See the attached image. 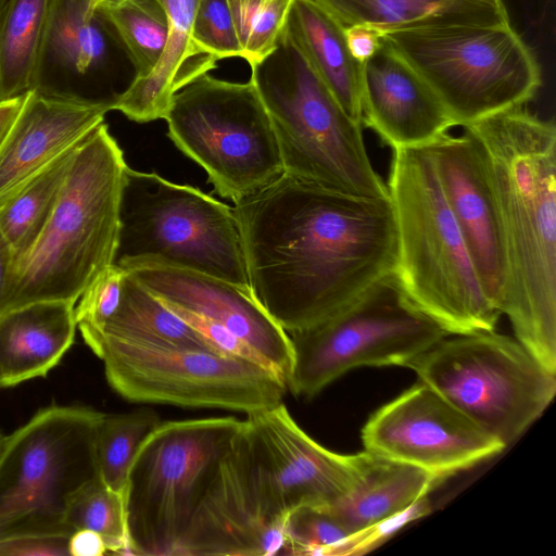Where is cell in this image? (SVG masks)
<instances>
[{
    "label": "cell",
    "mask_w": 556,
    "mask_h": 556,
    "mask_svg": "<svg viewBox=\"0 0 556 556\" xmlns=\"http://www.w3.org/2000/svg\"><path fill=\"white\" fill-rule=\"evenodd\" d=\"M75 305L41 301L0 316V388L46 377L74 342Z\"/></svg>",
    "instance_id": "7402d4cb"
},
{
    "label": "cell",
    "mask_w": 556,
    "mask_h": 556,
    "mask_svg": "<svg viewBox=\"0 0 556 556\" xmlns=\"http://www.w3.org/2000/svg\"><path fill=\"white\" fill-rule=\"evenodd\" d=\"M293 364L287 390L311 399L363 366H408L450 336L418 308L391 274L332 316L289 332Z\"/></svg>",
    "instance_id": "4fadbf2b"
},
{
    "label": "cell",
    "mask_w": 556,
    "mask_h": 556,
    "mask_svg": "<svg viewBox=\"0 0 556 556\" xmlns=\"http://www.w3.org/2000/svg\"><path fill=\"white\" fill-rule=\"evenodd\" d=\"M383 38L431 87L456 126L523 106L542 84L534 54L510 22L395 30Z\"/></svg>",
    "instance_id": "52a82bcc"
},
{
    "label": "cell",
    "mask_w": 556,
    "mask_h": 556,
    "mask_svg": "<svg viewBox=\"0 0 556 556\" xmlns=\"http://www.w3.org/2000/svg\"><path fill=\"white\" fill-rule=\"evenodd\" d=\"M26 94L0 101V149L25 102Z\"/></svg>",
    "instance_id": "f35d334b"
},
{
    "label": "cell",
    "mask_w": 556,
    "mask_h": 556,
    "mask_svg": "<svg viewBox=\"0 0 556 556\" xmlns=\"http://www.w3.org/2000/svg\"><path fill=\"white\" fill-rule=\"evenodd\" d=\"M167 16L166 45L159 63L144 78H135L113 101V110L137 123L165 118L180 88L216 67L217 59L192 40L200 0H159Z\"/></svg>",
    "instance_id": "44dd1931"
},
{
    "label": "cell",
    "mask_w": 556,
    "mask_h": 556,
    "mask_svg": "<svg viewBox=\"0 0 556 556\" xmlns=\"http://www.w3.org/2000/svg\"><path fill=\"white\" fill-rule=\"evenodd\" d=\"M126 270L174 313L225 327L247 343L287 387L293 364L289 334L250 290L205 274L156 264Z\"/></svg>",
    "instance_id": "ac0fdd59"
},
{
    "label": "cell",
    "mask_w": 556,
    "mask_h": 556,
    "mask_svg": "<svg viewBox=\"0 0 556 556\" xmlns=\"http://www.w3.org/2000/svg\"><path fill=\"white\" fill-rule=\"evenodd\" d=\"M285 29L344 111L362 124V63L348 48L345 28L311 0H292Z\"/></svg>",
    "instance_id": "d4e9b609"
},
{
    "label": "cell",
    "mask_w": 556,
    "mask_h": 556,
    "mask_svg": "<svg viewBox=\"0 0 556 556\" xmlns=\"http://www.w3.org/2000/svg\"><path fill=\"white\" fill-rule=\"evenodd\" d=\"M164 119L173 143L233 204L283 174L270 118L251 80L203 74L174 93Z\"/></svg>",
    "instance_id": "30bf717a"
},
{
    "label": "cell",
    "mask_w": 556,
    "mask_h": 556,
    "mask_svg": "<svg viewBox=\"0 0 556 556\" xmlns=\"http://www.w3.org/2000/svg\"><path fill=\"white\" fill-rule=\"evenodd\" d=\"M109 386L132 403L218 408L245 415L282 402L287 387L260 363L210 350L81 336Z\"/></svg>",
    "instance_id": "7c38bea8"
},
{
    "label": "cell",
    "mask_w": 556,
    "mask_h": 556,
    "mask_svg": "<svg viewBox=\"0 0 556 556\" xmlns=\"http://www.w3.org/2000/svg\"><path fill=\"white\" fill-rule=\"evenodd\" d=\"M242 424L233 416L169 420L150 433L125 493L129 555L172 556Z\"/></svg>",
    "instance_id": "8fae6325"
},
{
    "label": "cell",
    "mask_w": 556,
    "mask_h": 556,
    "mask_svg": "<svg viewBox=\"0 0 556 556\" xmlns=\"http://www.w3.org/2000/svg\"><path fill=\"white\" fill-rule=\"evenodd\" d=\"M479 143L497 198L515 338L556 374V127L522 106L463 126Z\"/></svg>",
    "instance_id": "7a4b0ae2"
},
{
    "label": "cell",
    "mask_w": 556,
    "mask_h": 556,
    "mask_svg": "<svg viewBox=\"0 0 556 556\" xmlns=\"http://www.w3.org/2000/svg\"><path fill=\"white\" fill-rule=\"evenodd\" d=\"M144 264L205 274L251 291L233 207L195 187L128 166L114 265Z\"/></svg>",
    "instance_id": "8992f818"
},
{
    "label": "cell",
    "mask_w": 556,
    "mask_h": 556,
    "mask_svg": "<svg viewBox=\"0 0 556 556\" xmlns=\"http://www.w3.org/2000/svg\"><path fill=\"white\" fill-rule=\"evenodd\" d=\"M285 525H273L260 489L244 420L172 556L285 554Z\"/></svg>",
    "instance_id": "2e32d148"
},
{
    "label": "cell",
    "mask_w": 556,
    "mask_h": 556,
    "mask_svg": "<svg viewBox=\"0 0 556 556\" xmlns=\"http://www.w3.org/2000/svg\"><path fill=\"white\" fill-rule=\"evenodd\" d=\"M198 48L217 60L243 56L228 0H200L192 29Z\"/></svg>",
    "instance_id": "e575fe53"
},
{
    "label": "cell",
    "mask_w": 556,
    "mask_h": 556,
    "mask_svg": "<svg viewBox=\"0 0 556 556\" xmlns=\"http://www.w3.org/2000/svg\"><path fill=\"white\" fill-rule=\"evenodd\" d=\"M345 39L352 56L363 64L380 48L383 33L372 26L357 24L345 27Z\"/></svg>",
    "instance_id": "8d00e7d4"
},
{
    "label": "cell",
    "mask_w": 556,
    "mask_h": 556,
    "mask_svg": "<svg viewBox=\"0 0 556 556\" xmlns=\"http://www.w3.org/2000/svg\"><path fill=\"white\" fill-rule=\"evenodd\" d=\"M243 59L254 63L276 46L292 0H228Z\"/></svg>",
    "instance_id": "d6a6232c"
},
{
    "label": "cell",
    "mask_w": 556,
    "mask_h": 556,
    "mask_svg": "<svg viewBox=\"0 0 556 556\" xmlns=\"http://www.w3.org/2000/svg\"><path fill=\"white\" fill-rule=\"evenodd\" d=\"M67 549L71 556H102L109 553L103 538L87 529L75 530L70 535Z\"/></svg>",
    "instance_id": "74e56055"
},
{
    "label": "cell",
    "mask_w": 556,
    "mask_h": 556,
    "mask_svg": "<svg viewBox=\"0 0 556 556\" xmlns=\"http://www.w3.org/2000/svg\"><path fill=\"white\" fill-rule=\"evenodd\" d=\"M66 535H28L0 541V555H68Z\"/></svg>",
    "instance_id": "d590c367"
},
{
    "label": "cell",
    "mask_w": 556,
    "mask_h": 556,
    "mask_svg": "<svg viewBox=\"0 0 556 556\" xmlns=\"http://www.w3.org/2000/svg\"><path fill=\"white\" fill-rule=\"evenodd\" d=\"M96 11L132 64V79L148 76L159 63L168 33L160 1L108 0Z\"/></svg>",
    "instance_id": "f546056e"
},
{
    "label": "cell",
    "mask_w": 556,
    "mask_h": 556,
    "mask_svg": "<svg viewBox=\"0 0 556 556\" xmlns=\"http://www.w3.org/2000/svg\"><path fill=\"white\" fill-rule=\"evenodd\" d=\"M92 407L49 405L5 434L0 446V541L66 535L73 495L98 476Z\"/></svg>",
    "instance_id": "ba28073f"
},
{
    "label": "cell",
    "mask_w": 556,
    "mask_h": 556,
    "mask_svg": "<svg viewBox=\"0 0 556 556\" xmlns=\"http://www.w3.org/2000/svg\"><path fill=\"white\" fill-rule=\"evenodd\" d=\"M51 0H3L0 4V101L36 85Z\"/></svg>",
    "instance_id": "83f0119b"
},
{
    "label": "cell",
    "mask_w": 556,
    "mask_h": 556,
    "mask_svg": "<svg viewBox=\"0 0 556 556\" xmlns=\"http://www.w3.org/2000/svg\"><path fill=\"white\" fill-rule=\"evenodd\" d=\"M4 435H5V434L3 433L2 429L0 428V446H1V444H2V441H3V439H4Z\"/></svg>",
    "instance_id": "b9f144b4"
},
{
    "label": "cell",
    "mask_w": 556,
    "mask_h": 556,
    "mask_svg": "<svg viewBox=\"0 0 556 556\" xmlns=\"http://www.w3.org/2000/svg\"><path fill=\"white\" fill-rule=\"evenodd\" d=\"M344 28L364 24L395 30L509 21L503 0H311Z\"/></svg>",
    "instance_id": "484cf974"
},
{
    "label": "cell",
    "mask_w": 556,
    "mask_h": 556,
    "mask_svg": "<svg viewBox=\"0 0 556 556\" xmlns=\"http://www.w3.org/2000/svg\"><path fill=\"white\" fill-rule=\"evenodd\" d=\"M161 422L159 414L150 408L102 414L93 445L98 476L108 488L125 496L135 457Z\"/></svg>",
    "instance_id": "4dcf8cb0"
},
{
    "label": "cell",
    "mask_w": 556,
    "mask_h": 556,
    "mask_svg": "<svg viewBox=\"0 0 556 556\" xmlns=\"http://www.w3.org/2000/svg\"><path fill=\"white\" fill-rule=\"evenodd\" d=\"M110 37L91 0H51L34 89L74 97V83L105 64Z\"/></svg>",
    "instance_id": "603a6c76"
},
{
    "label": "cell",
    "mask_w": 556,
    "mask_h": 556,
    "mask_svg": "<svg viewBox=\"0 0 556 556\" xmlns=\"http://www.w3.org/2000/svg\"><path fill=\"white\" fill-rule=\"evenodd\" d=\"M443 338L409 363L426 383L505 446L549 406L556 374L494 330Z\"/></svg>",
    "instance_id": "9c48e42d"
},
{
    "label": "cell",
    "mask_w": 556,
    "mask_h": 556,
    "mask_svg": "<svg viewBox=\"0 0 556 556\" xmlns=\"http://www.w3.org/2000/svg\"><path fill=\"white\" fill-rule=\"evenodd\" d=\"M285 554L330 555L332 549L352 534L328 506H302L286 519Z\"/></svg>",
    "instance_id": "836d02e7"
},
{
    "label": "cell",
    "mask_w": 556,
    "mask_h": 556,
    "mask_svg": "<svg viewBox=\"0 0 556 556\" xmlns=\"http://www.w3.org/2000/svg\"><path fill=\"white\" fill-rule=\"evenodd\" d=\"M13 263L14 256L12 250L0 233V304Z\"/></svg>",
    "instance_id": "ab89813d"
},
{
    "label": "cell",
    "mask_w": 556,
    "mask_h": 556,
    "mask_svg": "<svg viewBox=\"0 0 556 556\" xmlns=\"http://www.w3.org/2000/svg\"><path fill=\"white\" fill-rule=\"evenodd\" d=\"M362 442L369 453L420 468L441 480L506 448L421 381L368 418Z\"/></svg>",
    "instance_id": "5bb4252c"
},
{
    "label": "cell",
    "mask_w": 556,
    "mask_h": 556,
    "mask_svg": "<svg viewBox=\"0 0 556 556\" xmlns=\"http://www.w3.org/2000/svg\"><path fill=\"white\" fill-rule=\"evenodd\" d=\"M111 101L27 92L0 149V203L104 122Z\"/></svg>",
    "instance_id": "ffe728a7"
},
{
    "label": "cell",
    "mask_w": 556,
    "mask_h": 556,
    "mask_svg": "<svg viewBox=\"0 0 556 556\" xmlns=\"http://www.w3.org/2000/svg\"><path fill=\"white\" fill-rule=\"evenodd\" d=\"M81 333L156 346L214 351L181 317L149 292L128 270L121 301L98 326H78Z\"/></svg>",
    "instance_id": "4316f807"
},
{
    "label": "cell",
    "mask_w": 556,
    "mask_h": 556,
    "mask_svg": "<svg viewBox=\"0 0 556 556\" xmlns=\"http://www.w3.org/2000/svg\"><path fill=\"white\" fill-rule=\"evenodd\" d=\"M91 1H92V5L96 9L98 4H100L101 2L108 1V0H91Z\"/></svg>",
    "instance_id": "60d3db41"
},
{
    "label": "cell",
    "mask_w": 556,
    "mask_h": 556,
    "mask_svg": "<svg viewBox=\"0 0 556 556\" xmlns=\"http://www.w3.org/2000/svg\"><path fill=\"white\" fill-rule=\"evenodd\" d=\"M250 66L283 174L356 195H389L368 156L363 125L344 111L285 27L275 48Z\"/></svg>",
    "instance_id": "5b68a950"
},
{
    "label": "cell",
    "mask_w": 556,
    "mask_h": 556,
    "mask_svg": "<svg viewBox=\"0 0 556 556\" xmlns=\"http://www.w3.org/2000/svg\"><path fill=\"white\" fill-rule=\"evenodd\" d=\"M357 455V481L328 505L352 535L402 515L442 481L420 468L365 450Z\"/></svg>",
    "instance_id": "cb8c5ba5"
},
{
    "label": "cell",
    "mask_w": 556,
    "mask_h": 556,
    "mask_svg": "<svg viewBox=\"0 0 556 556\" xmlns=\"http://www.w3.org/2000/svg\"><path fill=\"white\" fill-rule=\"evenodd\" d=\"M362 125L395 150L427 148L456 123L419 73L383 38L362 65Z\"/></svg>",
    "instance_id": "d6986e66"
},
{
    "label": "cell",
    "mask_w": 556,
    "mask_h": 556,
    "mask_svg": "<svg viewBox=\"0 0 556 556\" xmlns=\"http://www.w3.org/2000/svg\"><path fill=\"white\" fill-rule=\"evenodd\" d=\"M427 149L481 285L502 314L508 280L506 245L483 152L466 130L460 136L447 132Z\"/></svg>",
    "instance_id": "e0dca14e"
},
{
    "label": "cell",
    "mask_w": 556,
    "mask_h": 556,
    "mask_svg": "<svg viewBox=\"0 0 556 556\" xmlns=\"http://www.w3.org/2000/svg\"><path fill=\"white\" fill-rule=\"evenodd\" d=\"M233 211L251 292L288 333L332 316L393 274L389 195H356L282 174Z\"/></svg>",
    "instance_id": "6da1fadb"
},
{
    "label": "cell",
    "mask_w": 556,
    "mask_h": 556,
    "mask_svg": "<svg viewBox=\"0 0 556 556\" xmlns=\"http://www.w3.org/2000/svg\"><path fill=\"white\" fill-rule=\"evenodd\" d=\"M80 142L54 159L0 203V233L12 250L14 263L30 250L50 218Z\"/></svg>",
    "instance_id": "f1b7e54d"
},
{
    "label": "cell",
    "mask_w": 556,
    "mask_h": 556,
    "mask_svg": "<svg viewBox=\"0 0 556 556\" xmlns=\"http://www.w3.org/2000/svg\"><path fill=\"white\" fill-rule=\"evenodd\" d=\"M127 167L104 122L81 140L50 218L11 268L0 316L41 301L76 304L114 264Z\"/></svg>",
    "instance_id": "3957f363"
},
{
    "label": "cell",
    "mask_w": 556,
    "mask_h": 556,
    "mask_svg": "<svg viewBox=\"0 0 556 556\" xmlns=\"http://www.w3.org/2000/svg\"><path fill=\"white\" fill-rule=\"evenodd\" d=\"M3 0H0V4L2 3Z\"/></svg>",
    "instance_id": "7bdbcfd3"
},
{
    "label": "cell",
    "mask_w": 556,
    "mask_h": 556,
    "mask_svg": "<svg viewBox=\"0 0 556 556\" xmlns=\"http://www.w3.org/2000/svg\"><path fill=\"white\" fill-rule=\"evenodd\" d=\"M244 419L260 489L273 525L302 506H328L359 476L358 455L321 446L292 418L283 402Z\"/></svg>",
    "instance_id": "9a60e30c"
},
{
    "label": "cell",
    "mask_w": 556,
    "mask_h": 556,
    "mask_svg": "<svg viewBox=\"0 0 556 556\" xmlns=\"http://www.w3.org/2000/svg\"><path fill=\"white\" fill-rule=\"evenodd\" d=\"M387 184L396 226L393 275L410 301L448 334L491 331L489 300L427 148L393 150Z\"/></svg>",
    "instance_id": "277c9868"
},
{
    "label": "cell",
    "mask_w": 556,
    "mask_h": 556,
    "mask_svg": "<svg viewBox=\"0 0 556 556\" xmlns=\"http://www.w3.org/2000/svg\"><path fill=\"white\" fill-rule=\"evenodd\" d=\"M66 522L73 530L99 533L109 553L129 555L125 496L97 477L81 486L70 501Z\"/></svg>",
    "instance_id": "1f68e13d"
}]
</instances>
